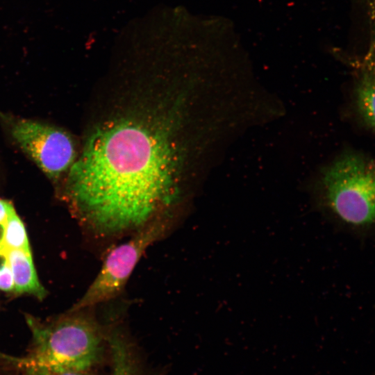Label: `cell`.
<instances>
[{
  "label": "cell",
  "mask_w": 375,
  "mask_h": 375,
  "mask_svg": "<svg viewBox=\"0 0 375 375\" xmlns=\"http://www.w3.org/2000/svg\"><path fill=\"white\" fill-rule=\"evenodd\" d=\"M164 111L147 109L105 123L70 167L66 197L92 235H130L174 208L181 160L178 115Z\"/></svg>",
  "instance_id": "cell-1"
},
{
  "label": "cell",
  "mask_w": 375,
  "mask_h": 375,
  "mask_svg": "<svg viewBox=\"0 0 375 375\" xmlns=\"http://www.w3.org/2000/svg\"><path fill=\"white\" fill-rule=\"evenodd\" d=\"M320 203L341 226L358 234L375 233V165L349 153L322 172Z\"/></svg>",
  "instance_id": "cell-2"
},
{
  "label": "cell",
  "mask_w": 375,
  "mask_h": 375,
  "mask_svg": "<svg viewBox=\"0 0 375 375\" xmlns=\"http://www.w3.org/2000/svg\"><path fill=\"white\" fill-rule=\"evenodd\" d=\"M94 308L71 310L49 324L28 322L31 360L56 369L85 372L97 361L105 335Z\"/></svg>",
  "instance_id": "cell-3"
},
{
  "label": "cell",
  "mask_w": 375,
  "mask_h": 375,
  "mask_svg": "<svg viewBox=\"0 0 375 375\" xmlns=\"http://www.w3.org/2000/svg\"><path fill=\"white\" fill-rule=\"evenodd\" d=\"M176 221L174 208L167 210L130 235L128 240L112 247L94 281L71 310L94 308L118 297L147 248L165 238Z\"/></svg>",
  "instance_id": "cell-4"
},
{
  "label": "cell",
  "mask_w": 375,
  "mask_h": 375,
  "mask_svg": "<svg viewBox=\"0 0 375 375\" xmlns=\"http://www.w3.org/2000/svg\"><path fill=\"white\" fill-rule=\"evenodd\" d=\"M11 135L50 178H58L74 162V142L68 133L60 128L22 119L12 124Z\"/></svg>",
  "instance_id": "cell-5"
},
{
  "label": "cell",
  "mask_w": 375,
  "mask_h": 375,
  "mask_svg": "<svg viewBox=\"0 0 375 375\" xmlns=\"http://www.w3.org/2000/svg\"><path fill=\"white\" fill-rule=\"evenodd\" d=\"M8 254L12 270L14 290L19 293H30L40 297L44 290L35 270L31 251L9 249Z\"/></svg>",
  "instance_id": "cell-6"
},
{
  "label": "cell",
  "mask_w": 375,
  "mask_h": 375,
  "mask_svg": "<svg viewBox=\"0 0 375 375\" xmlns=\"http://www.w3.org/2000/svg\"><path fill=\"white\" fill-rule=\"evenodd\" d=\"M355 101L361 119L375 129V58H367L355 89Z\"/></svg>",
  "instance_id": "cell-7"
},
{
  "label": "cell",
  "mask_w": 375,
  "mask_h": 375,
  "mask_svg": "<svg viewBox=\"0 0 375 375\" xmlns=\"http://www.w3.org/2000/svg\"><path fill=\"white\" fill-rule=\"evenodd\" d=\"M84 373L48 367L26 356L15 357L0 353V375H85Z\"/></svg>",
  "instance_id": "cell-8"
},
{
  "label": "cell",
  "mask_w": 375,
  "mask_h": 375,
  "mask_svg": "<svg viewBox=\"0 0 375 375\" xmlns=\"http://www.w3.org/2000/svg\"><path fill=\"white\" fill-rule=\"evenodd\" d=\"M2 247L8 250L30 251L24 226L15 210L12 211L8 217Z\"/></svg>",
  "instance_id": "cell-9"
},
{
  "label": "cell",
  "mask_w": 375,
  "mask_h": 375,
  "mask_svg": "<svg viewBox=\"0 0 375 375\" xmlns=\"http://www.w3.org/2000/svg\"><path fill=\"white\" fill-rule=\"evenodd\" d=\"M112 356L111 375H137L125 342L117 333L109 338Z\"/></svg>",
  "instance_id": "cell-10"
},
{
  "label": "cell",
  "mask_w": 375,
  "mask_h": 375,
  "mask_svg": "<svg viewBox=\"0 0 375 375\" xmlns=\"http://www.w3.org/2000/svg\"><path fill=\"white\" fill-rule=\"evenodd\" d=\"M0 290L11 291L14 290V282L10 265L8 251L0 247Z\"/></svg>",
  "instance_id": "cell-11"
},
{
  "label": "cell",
  "mask_w": 375,
  "mask_h": 375,
  "mask_svg": "<svg viewBox=\"0 0 375 375\" xmlns=\"http://www.w3.org/2000/svg\"><path fill=\"white\" fill-rule=\"evenodd\" d=\"M14 210L10 202L0 199V247L3 244L8 217Z\"/></svg>",
  "instance_id": "cell-12"
}]
</instances>
